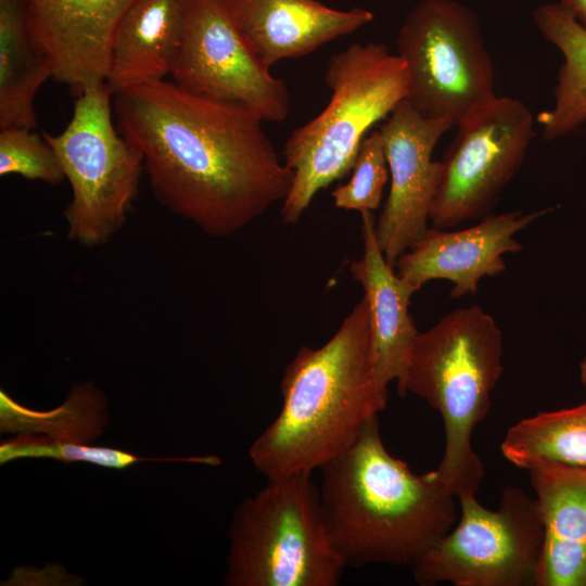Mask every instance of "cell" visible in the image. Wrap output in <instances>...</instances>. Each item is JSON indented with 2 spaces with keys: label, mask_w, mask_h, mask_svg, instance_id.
I'll use <instances>...</instances> for the list:
<instances>
[{
  "label": "cell",
  "mask_w": 586,
  "mask_h": 586,
  "mask_svg": "<svg viewBox=\"0 0 586 586\" xmlns=\"http://www.w3.org/2000/svg\"><path fill=\"white\" fill-rule=\"evenodd\" d=\"M50 77L51 64L33 37L26 0H0V129L36 126L35 97Z\"/></svg>",
  "instance_id": "d6986e66"
},
{
  "label": "cell",
  "mask_w": 586,
  "mask_h": 586,
  "mask_svg": "<svg viewBox=\"0 0 586 586\" xmlns=\"http://www.w3.org/2000/svg\"><path fill=\"white\" fill-rule=\"evenodd\" d=\"M320 470L327 531L345 568H412L458 520V498L437 470L416 474L393 457L378 417Z\"/></svg>",
  "instance_id": "7a4b0ae2"
},
{
  "label": "cell",
  "mask_w": 586,
  "mask_h": 586,
  "mask_svg": "<svg viewBox=\"0 0 586 586\" xmlns=\"http://www.w3.org/2000/svg\"><path fill=\"white\" fill-rule=\"evenodd\" d=\"M1 430L84 443L94 440L106 424L105 397L92 383L77 384L66 402L52 410L24 407L0 391Z\"/></svg>",
  "instance_id": "7402d4cb"
},
{
  "label": "cell",
  "mask_w": 586,
  "mask_h": 586,
  "mask_svg": "<svg viewBox=\"0 0 586 586\" xmlns=\"http://www.w3.org/2000/svg\"><path fill=\"white\" fill-rule=\"evenodd\" d=\"M112 95L106 82L84 90L66 128L42 135L72 190L67 238L85 247L105 244L123 228L143 170L141 153L115 128Z\"/></svg>",
  "instance_id": "52a82bcc"
},
{
  "label": "cell",
  "mask_w": 586,
  "mask_h": 586,
  "mask_svg": "<svg viewBox=\"0 0 586 586\" xmlns=\"http://www.w3.org/2000/svg\"><path fill=\"white\" fill-rule=\"evenodd\" d=\"M444 158L430 221L449 229L488 215L521 167L534 137V116L519 99L497 97L457 124Z\"/></svg>",
  "instance_id": "30bf717a"
},
{
  "label": "cell",
  "mask_w": 586,
  "mask_h": 586,
  "mask_svg": "<svg viewBox=\"0 0 586 586\" xmlns=\"http://www.w3.org/2000/svg\"><path fill=\"white\" fill-rule=\"evenodd\" d=\"M502 352L501 330L488 313L457 308L419 331L397 381L403 397L415 394L441 415L445 448L436 470L457 498L476 495L484 476L471 437L504 372Z\"/></svg>",
  "instance_id": "277c9868"
},
{
  "label": "cell",
  "mask_w": 586,
  "mask_h": 586,
  "mask_svg": "<svg viewBox=\"0 0 586 586\" xmlns=\"http://www.w3.org/2000/svg\"><path fill=\"white\" fill-rule=\"evenodd\" d=\"M361 235L364 253L351 263L349 271L365 291L374 369L380 382L387 387L404 375L419 333L409 314L410 300L416 292L397 275L381 251L372 212L361 213Z\"/></svg>",
  "instance_id": "e0dca14e"
},
{
  "label": "cell",
  "mask_w": 586,
  "mask_h": 586,
  "mask_svg": "<svg viewBox=\"0 0 586 586\" xmlns=\"http://www.w3.org/2000/svg\"><path fill=\"white\" fill-rule=\"evenodd\" d=\"M324 82L331 91L328 105L296 128L283 149V162L293 171L281 207L285 225L296 224L320 190L352 170L368 130L408 92L404 61L377 42H355L332 54Z\"/></svg>",
  "instance_id": "5b68a950"
},
{
  "label": "cell",
  "mask_w": 586,
  "mask_h": 586,
  "mask_svg": "<svg viewBox=\"0 0 586 586\" xmlns=\"http://www.w3.org/2000/svg\"><path fill=\"white\" fill-rule=\"evenodd\" d=\"M533 20L545 40L557 47L563 58L553 104L536 118L543 138L555 140L586 123V28L558 2L537 7Z\"/></svg>",
  "instance_id": "ffe728a7"
},
{
  "label": "cell",
  "mask_w": 586,
  "mask_h": 586,
  "mask_svg": "<svg viewBox=\"0 0 586 586\" xmlns=\"http://www.w3.org/2000/svg\"><path fill=\"white\" fill-rule=\"evenodd\" d=\"M267 481L234 512L225 584L336 586L345 565L330 540L311 472Z\"/></svg>",
  "instance_id": "8992f818"
},
{
  "label": "cell",
  "mask_w": 586,
  "mask_h": 586,
  "mask_svg": "<svg viewBox=\"0 0 586 586\" xmlns=\"http://www.w3.org/2000/svg\"><path fill=\"white\" fill-rule=\"evenodd\" d=\"M579 381L586 388V356L579 362Z\"/></svg>",
  "instance_id": "4316f807"
},
{
  "label": "cell",
  "mask_w": 586,
  "mask_h": 586,
  "mask_svg": "<svg viewBox=\"0 0 586 586\" xmlns=\"http://www.w3.org/2000/svg\"><path fill=\"white\" fill-rule=\"evenodd\" d=\"M282 406L249 455L267 480L321 469L342 454L386 406L377 377L364 296L332 337L303 346L281 380Z\"/></svg>",
  "instance_id": "3957f363"
},
{
  "label": "cell",
  "mask_w": 586,
  "mask_h": 586,
  "mask_svg": "<svg viewBox=\"0 0 586 586\" xmlns=\"http://www.w3.org/2000/svg\"><path fill=\"white\" fill-rule=\"evenodd\" d=\"M136 0H26L52 77L77 93L106 82L117 27Z\"/></svg>",
  "instance_id": "5bb4252c"
},
{
  "label": "cell",
  "mask_w": 586,
  "mask_h": 586,
  "mask_svg": "<svg viewBox=\"0 0 586 586\" xmlns=\"http://www.w3.org/2000/svg\"><path fill=\"white\" fill-rule=\"evenodd\" d=\"M20 458H52L66 463L87 462L118 470L141 461H206V458H142L117 448L55 441L30 433L20 434L0 446L1 463Z\"/></svg>",
  "instance_id": "603a6c76"
},
{
  "label": "cell",
  "mask_w": 586,
  "mask_h": 586,
  "mask_svg": "<svg viewBox=\"0 0 586 586\" xmlns=\"http://www.w3.org/2000/svg\"><path fill=\"white\" fill-rule=\"evenodd\" d=\"M196 95L235 103L264 122L290 111L285 82L270 73L231 18L225 0H187L184 30L171 74Z\"/></svg>",
  "instance_id": "8fae6325"
},
{
  "label": "cell",
  "mask_w": 586,
  "mask_h": 586,
  "mask_svg": "<svg viewBox=\"0 0 586 586\" xmlns=\"http://www.w3.org/2000/svg\"><path fill=\"white\" fill-rule=\"evenodd\" d=\"M225 4L246 42L269 68L284 59L303 58L374 17L362 8L343 11L317 0H225Z\"/></svg>",
  "instance_id": "9a60e30c"
},
{
  "label": "cell",
  "mask_w": 586,
  "mask_h": 586,
  "mask_svg": "<svg viewBox=\"0 0 586 586\" xmlns=\"http://www.w3.org/2000/svg\"><path fill=\"white\" fill-rule=\"evenodd\" d=\"M500 449L527 471L546 462L586 467V402L522 419L508 429Z\"/></svg>",
  "instance_id": "44dd1931"
},
{
  "label": "cell",
  "mask_w": 586,
  "mask_h": 586,
  "mask_svg": "<svg viewBox=\"0 0 586 586\" xmlns=\"http://www.w3.org/2000/svg\"><path fill=\"white\" fill-rule=\"evenodd\" d=\"M558 3L586 28V0H559Z\"/></svg>",
  "instance_id": "484cf974"
},
{
  "label": "cell",
  "mask_w": 586,
  "mask_h": 586,
  "mask_svg": "<svg viewBox=\"0 0 586 586\" xmlns=\"http://www.w3.org/2000/svg\"><path fill=\"white\" fill-rule=\"evenodd\" d=\"M18 175L55 186L64 175L53 149L29 128L0 131V176Z\"/></svg>",
  "instance_id": "d4e9b609"
},
{
  "label": "cell",
  "mask_w": 586,
  "mask_h": 586,
  "mask_svg": "<svg viewBox=\"0 0 586 586\" xmlns=\"http://www.w3.org/2000/svg\"><path fill=\"white\" fill-rule=\"evenodd\" d=\"M396 43L408 74L406 100L424 117H447L457 125L497 98L480 22L462 3L420 1L407 14Z\"/></svg>",
  "instance_id": "ba28073f"
},
{
  "label": "cell",
  "mask_w": 586,
  "mask_h": 586,
  "mask_svg": "<svg viewBox=\"0 0 586 586\" xmlns=\"http://www.w3.org/2000/svg\"><path fill=\"white\" fill-rule=\"evenodd\" d=\"M454 527L412 566L419 585L536 586L544 524L535 498L506 486L496 510L458 497Z\"/></svg>",
  "instance_id": "9c48e42d"
},
{
  "label": "cell",
  "mask_w": 586,
  "mask_h": 586,
  "mask_svg": "<svg viewBox=\"0 0 586 586\" xmlns=\"http://www.w3.org/2000/svg\"><path fill=\"white\" fill-rule=\"evenodd\" d=\"M528 472L544 524L536 586H586V467L546 462Z\"/></svg>",
  "instance_id": "2e32d148"
},
{
  "label": "cell",
  "mask_w": 586,
  "mask_h": 586,
  "mask_svg": "<svg viewBox=\"0 0 586 586\" xmlns=\"http://www.w3.org/2000/svg\"><path fill=\"white\" fill-rule=\"evenodd\" d=\"M113 95L119 131L141 153L155 199L205 234L233 235L286 198L293 171L245 106L164 79Z\"/></svg>",
  "instance_id": "6da1fadb"
},
{
  "label": "cell",
  "mask_w": 586,
  "mask_h": 586,
  "mask_svg": "<svg viewBox=\"0 0 586 586\" xmlns=\"http://www.w3.org/2000/svg\"><path fill=\"white\" fill-rule=\"evenodd\" d=\"M454 122L429 118L405 99L380 127L391 187L375 221V235L390 265L415 245L429 229L431 206L441 177V161L432 155Z\"/></svg>",
  "instance_id": "7c38bea8"
},
{
  "label": "cell",
  "mask_w": 586,
  "mask_h": 586,
  "mask_svg": "<svg viewBox=\"0 0 586 586\" xmlns=\"http://www.w3.org/2000/svg\"><path fill=\"white\" fill-rule=\"evenodd\" d=\"M187 0H136L112 44L106 85L112 93L162 80L180 51Z\"/></svg>",
  "instance_id": "ac0fdd59"
},
{
  "label": "cell",
  "mask_w": 586,
  "mask_h": 586,
  "mask_svg": "<svg viewBox=\"0 0 586 586\" xmlns=\"http://www.w3.org/2000/svg\"><path fill=\"white\" fill-rule=\"evenodd\" d=\"M352 169L351 179L331 192L334 206L360 214L375 211L390 178L383 138L379 130L364 138Z\"/></svg>",
  "instance_id": "cb8c5ba5"
},
{
  "label": "cell",
  "mask_w": 586,
  "mask_h": 586,
  "mask_svg": "<svg viewBox=\"0 0 586 586\" xmlns=\"http://www.w3.org/2000/svg\"><path fill=\"white\" fill-rule=\"evenodd\" d=\"M551 209L488 214L455 231L429 228L398 257L396 272L415 292L426 282L441 279L453 283L454 298L475 294L484 277L498 276L506 269V254L522 250L517 233Z\"/></svg>",
  "instance_id": "4fadbf2b"
}]
</instances>
